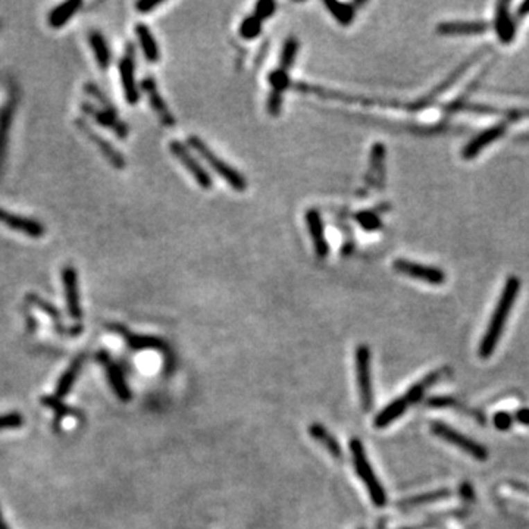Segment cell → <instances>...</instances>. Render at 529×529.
Listing matches in <instances>:
<instances>
[{
  "instance_id": "obj_34",
  "label": "cell",
  "mask_w": 529,
  "mask_h": 529,
  "mask_svg": "<svg viewBox=\"0 0 529 529\" xmlns=\"http://www.w3.org/2000/svg\"><path fill=\"white\" fill-rule=\"evenodd\" d=\"M275 10H277L275 2H272V0H262V2L256 3L254 15L261 21H265V19H269L270 17H274Z\"/></svg>"
},
{
  "instance_id": "obj_21",
  "label": "cell",
  "mask_w": 529,
  "mask_h": 529,
  "mask_svg": "<svg viewBox=\"0 0 529 529\" xmlns=\"http://www.w3.org/2000/svg\"><path fill=\"white\" fill-rule=\"evenodd\" d=\"M510 3L498 2L496 5V21L494 28L498 35V40L504 44H509L516 34V24L510 15Z\"/></svg>"
},
{
  "instance_id": "obj_41",
  "label": "cell",
  "mask_w": 529,
  "mask_h": 529,
  "mask_svg": "<svg viewBox=\"0 0 529 529\" xmlns=\"http://www.w3.org/2000/svg\"><path fill=\"white\" fill-rule=\"evenodd\" d=\"M516 419L523 425H529V409H521L518 413H516Z\"/></svg>"
},
{
  "instance_id": "obj_19",
  "label": "cell",
  "mask_w": 529,
  "mask_h": 529,
  "mask_svg": "<svg viewBox=\"0 0 529 529\" xmlns=\"http://www.w3.org/2000/svg\"><path fill=\"white\" fill-rule=\"evenodd\" d=\"M97 359L105 366L109 383L112 385V390L115 391V394L122 400V401H128L131 399V392L127 385V381L124 378V374H122L121 369L115 362L110 361L109 356L106 353H101L97 356Z\"/></svg>"
},
{
  "instance_id": "obj_36",
  "label": "cell",
  "mask_w": 529,
  "mask_h": 529,
  "mask_svg": "<svg viewBox=\"0 0 529 529\" xmlns=\"http://www.w3.org/2000/svg\"><path fill=\"white\" fill-rule=\"evenodd\" d=\"M21 425H22V416L18 413H9L5 416H0V429L17 428Z\"/></svg>"
},
{
  "instance_id": "obj_17",
  "label": "cell",
  "mask_w": 529,
  "mask_h": 529,
  "mask_svg": "<svg viewBox=\"0 0 529 529\" xmlns=\"http://www.w3.org/2000/svg\"><path fill=\"white\" fill-rule=\"evenodd\" d=\"M481 55H483V52H478V53H475L472 58H469L467 60H465V62H463L459 68L454 69V72L450 73V77L446 78L444 81H442V83L438 85L437 89H434V90L431 92L426 97H424V99L417 101L416 103L410 105L409 109H410V110H417V109H422V107H425V106H428V105L433 103V102L437 99L438 96H441L442 93L447 92V90L451 87V85H453L454 83H456V81L463 76V73L467 71V68L472 67V65L475 64V60H476L479 56H481Z\"/></svg>"
},
{
  "instance_id": "obj_16",
  "label": "cell",
  "mask_w": 529,
  "mask_h": 529,
  "mask_svg": "<svg viewBox=\"0 0 529 529\" xmlns=\"http://www.w3.org/2000/svg\"><path fill=\"white\" fill-rule=\"evenodd\" d=\"M385 146L383 143H375L369 156V169L365 177L366 184L371 187L381 189L385 181Z\"/></svg>"
},
{
  "instance_id": "obj_38",
  "label": "cell",
  "mask_w": 529,
  "mask_h": 529,
  "mask_svg": "<svg viewBox=\"0 0 529 529\" xmlns=\"http://www.w3.org/2000/svg\"><path fill=\"white\" fill-rule=\"evenodd\" d=\"M162 5L164 2H155V0H140V2L135 3V9L139 10V14H149V12Z\"/></svg>"
},
{
  "instance_id": "obj_20",
  "label": "cell",
  "mask_w": 529,
  "mask_h": 529,
  "mask_svg": "<svg viewBox=\"0 0 529 529\" xmlns=\"http://www.w3.org/2000/svg\"><path fill=\"white\" fill-rule=\"evenodd\" d=\"M112 331H115L116 334H119L122 338H124L132 350H165L166 349V344L161 338L134 334V332L128 331L127 328L121 325H114Z\"/></svg>"
},
{
  "instance_id": "obj_5",
  "label": "cell",
  "mask_w": 529,
  "mask_h": 529,
  "mask_svg": "<svg viewBox=\"0 0 529 529\" xmlns=\"http://www.w3.org/2000/svg\"><path fill=\"white\" fill-rule=\"evenodd\" d=\"M431 431H433L434 435L450 442V444H453V446L459 447L460 450H463L467 454H471L472 458H475L479 462H484L488 459V451L483 444H479V442L474 441L472 438H467L466 435L459 433V431L453 429L451 426H449L446 424L433 422L431 424Z\"/></svg>"
},
{
  "instance_id": "obj_26",
  "label": "cell",
  "mask_w": 529,
  "mask_h": 529,
  "mask_svg": "<svg viewBox=\"0 0 529 529\" xmlns=\"http://www.w3.org/2000/svg\"><path fill=\"white\" fill-rule=\"evenodd\" d=\"M408 406H409V401L406 400V397L396 399L394 401H391L388 406H385V408L375 416L374 426L375 428L388 426L390 424L394 422L397 417H400L406 412Z\"/></svg>"
},
{
  "instance_id": "obj_39",
  "label": "cell",
  "mask_w": 529,
  "mask_h": 529,
  "mask_svg": "<svg viewBox=\"0 0 529 529\" xmlns=\"http://www.w3.org/2000/svg\"><path fill=\"white\" fill-rule=\"evenodd\" d=\"M454 401L453 399H446V397H433L428 400L429 406H435V408H444V406H451Z\"/></svg>"
},
{
  "instance_id": "obj_35",
  "label": "cell",
  "mask_w": 529,
  "mask_h": 529,
  "mask_svg": "<svg viewBox=\"0 0 529 529\" xmlns=\"http://www.w3.org/2000/svg\"><path fill=\"white\" fill-rule=\"evenodd\" d=\"M447 496H449V491H437V493H428V494L417 496V497L410 498V500H406L403 504H408V506H419V504L435 501L440 498H444Z\"/></svg>"
},
{
  "instance_id": "obj_28",
  "label": "cell",
  "mask_w": 529,
  "mask_h": 529,
  "mask_svg": "<svg viewBox=\"0 0 529 529\" xmlns=\"http://www.w3.org/2000/svg\"><path fill=\"white\" fill-rule=\"evenodd\" d=\"M309 433H311L312 438L316 440L318 442H321V444L328 450V453H331L336 459H340L342 456V451H341L338 441L332 437V434L328 433V431L321 424H316V422L312 424L309 428Z\"/></svg>"
},
{
  "instance_id": "obj_4",
  "label": "cell",
  "mask_w": 529,
  "mask_h": 529,
  "mask_svg": "<svg viewBox=\"0 0 529 529\" xmlns=\"http://www.w3.org/2000/svg\"><path fill=\"white\" fill-rule=\"evenodd\" d=\"M169 152L172 153L177 161L184 166L189 174L193 177L199 187L203 190H211L214 186V180L209 175L206 168L194 157V155L190 152L189 147L180 140H172L169 143Z\"/></svg>"
},
{
  "instance_id": "obj_40",
  "label": "cell",
  "mask_w": 529,
  "mask_h": 529,
  "mask_svg": "<svg viewBox=\"0 0 529 529\" xmlns=\"http://www.w3.org/2000/svg\"><path fill=\"white\" fill-rule=\"evenodd\" d=\"M526 15H529V0L521 3L518 12H516V19H523Z\"/></svg>"
},
{
  "instance_id": "obj_13",
  "label": "cell",
  "mask_w": 529,
  "mask_h": 529,
  "mask_svg": "<svg viewBox=\"0 0 529 529\" xmlns=\"http://www.w3.org/2000/svg\"><path fill=\"white\" fill-rule=\"evenodd\" d=\"M141 90L144 92L147 101H149V105L153 109V112L157 115L159 121L166 127H174L177 121L169 110L161 92H159L156 80L153 77H146L141 81Z\"/></svg>"
},
{
  "instance_id": "obj_15",
  "label": "cell",
  "mask_w": 529,
  "mask_h": 529,
  "mask_svg": "<svg viewBox=\"0 0 529 529\" xmlns=\"http://www.w3.org/2000/svg\"><path fill=\"white\" fill-rule=\"evenodd\" d=\"M506 128H508V125L504 124V122H501V124L493 125V127L484 130L483 132H479L476 137H474L469 143L463 147V152H462L463 159H466V161H471V159L476 157L479 153L485 149V147H488L491 143H494L496 140H498L501 135L506 132Z\"/></svg>"
},
{
  "instance_id": "obj_10",
  "label": "cell",
  "mask_w": 529,
  "mask_h": 529,
  "mask_svg": "<svg viewBox=\"0 0 529 529\" xmlns=\"http://www.w3.org/2000/svg\"><path fill=\"white\" fill-rule=\"evenodd\" d=\"M392 266H394V269L401 275L410 277L415 279H421L433 286H441L442 282L446 281V274L442 272V269L437 266L416 263L408 259H397L394 263H392Z\"/></svg>"
},
{
  "instance_id": "obj_8",
  "label": "cell",
  "mask_w": 529,
  "mask_h": 529,
  "mask_svg": "<svg viewBox=\"0 0 529 529\" xmlns=\"http://www.w3.org/2000/svg\"><path fill=\"white\" fill-rule=\"evenodd\" d=\"M119 77L122 90H124L125 101L130 105L139 103L140 90L137 81H135V49L134 44H127L125 53L119 60Z\"/></svg>"
},
{
  "instance_id": "obj_6",
  "label": "cell",
  "mask_w": 529,
  "mask_h": 529,
  "mask_svg": "<svg viewBox=\"0 0 529 529\" xmlns=\"http://www.w3.org/2000/svg\"><path fill=\"white\" fill-rule=\"evenodd\" d=\"M356 372H358V385L365 412L372 408V383H371V350L367 346H359L356 350Z\"/></svg>"
},
{
  "instance_id": "obj_43",
  "label": "cell",
  "mask_w": 529,
  "mask_h": 529,
  "mask_svg": "<svg viewBox=\"0 0 529 529\" xmlns=\"http://www.w3.org/2000/svg\"><path fill=\"white\" fill-rule=\"evenodd\" d=\"M0 529H9L6 522L3 521V516H2V512H0Z\"/></svg>"
},
{
  "instance_id": "obj_42",
  "label": "cell",
  "mask_w": 529,
  "mask_h": 529,
  "mask_svg": "<svg viewBox=\"0 0 529 529\" xmlns=\"http://www.w3.org/2000/svg\"><path fill=\"white\" fill-rule=\"evenodd\" d=\"M460 491H462L463 497H466V498H472V488H471L469 484H463L462 488H460Z\"/></svg>"
},
{
  "instance_id": "obj_29",
  "label": "cell",
  "mask_w": 529,
  "mask_h": 529,
  "mask_svg": "<svg viewBox=\"0 0 529 529\" xmlns=\"http://www.w3.org/2000/svg\"><path fill=\"white\" fill-rule=\"evenodd\" d=\"M299 49H300V43L297 40V37H294V35L288 37V39L284 42V44H282L278 67L282 69H286V71H290V68L296 64Z\"/></svg>"
},
{
  "instance_id": "obj_24",
  "label": "cell",
  "mask_w": 529,
  "mask_h": 529,
  "mask_svg": "<svg viewBox=\"0 0 529 529\" xmlns=\"http://www.w3.org/2000/svg\"><path fill=\"white\" fill-rule=\"evenodd\" d=\"M83 6V2H80V0H69V2H65V3H60L58 6H55L51 14H49L47 17V22L49 26H51L52 28L55 30H59L67 26V22L76 17L77 12L80 10V8Z\"/></svg>"
},
{
  "instance_id": "obj_22",
  "label": "cell",
  "mask_w": 529,
  "mask_h": 529,
  "mask_svg": "<svg viewBox=\"0 0 529 529\" xmlns=\"http://www.w3.org/2000/svg\"><path fill=\"white\" fill-rule=\"evenodd\" d=\"M489 26L485 21H451L441 22L437 31L442 35H459V34H481L488 31Z\"/></svg>"
},
{
  "instance_id": "obj_23",
  "label": "cell",
  "mask_w": 529,
  "mask_h": 529,
  "mask_svg": "<svg viewBox=\"0 0 529 529\" xmlns=\"http://www.w3.org/2000/svg\"><path fill=\"white\" fill-rule=\"evenodd\" d=\"M135 31V35H137L139 39V44L141 47V52L144 55V58L147 59V62L149 64H156L159 62V59H161V51H159V46H157V42L155 39L153 33L150 31V28L146 26V24H137L134 28Z\"/></svg>"
},
{
  "instance_id": "obj_11",
  "label": "cell",
  "mask_w": 529,
  "mask_h": 529,
  "mask_svg": "<svg viewBox=\"0 0 529 529\" xmlns=\"http://www.w3.org/2000/svg\"><path fill=\"white\" fill-rule=\"evenodd\" d=\"M0 225L6 227L8 229H12L15 232L24 234L26 237L30 239H42L46 232V228L40 220L28 218V216H22L18 214H12L6 209L0 207Z\"/></svg>"
},
{
  "instance_id": "obj_25",
  "label": "cell",
  "mask_w": 529,
  "mask_h": 529,
  "mask_svg": "<svg viewBox=\"0 0 529 529\" xmlns=\"http://www.w3.org/2000/svg\"><path fill=\"white\" fill-rule=\"evenodd\" d=\"M89 44L94 55L97 67L102 71H106L110 65V49L107 46L105 35L101 31H90Z\"/></svg>"
},
{
  "instance_id": "obj_14",
  "label": "cell",
  "mask_w": 529,
  "mask_h": 529,
  "mask_svg": "<svg viewBox=\"0 0 529 529\" xmlns=\"http://www.w3.org/2000/svg\"><path fill=\"white\" fill-rule=\"evenodd\" d=\"M78 127L85 135H87L89 140H92V143L97 146V149L101 150V153L106 157V161L110 165H112L115 169H124L125 168V165H127L125 157L122 156V153L118 149H115V147L110 144L106 139H103L99 132L92 130L87 122L78 121Z\"/></svg>"
},
{
  "instance_id": "obj_3",
  "label": "cell",
  "mask_w": 529,
  "mask_h": 529,
  "mask_svg": "<svg viewBox=\"0 0 529 529\" xmlns=\"http://www.w3.org/2000/svg\"><path fill=\"white\" fill-rule=\"evenodd\" d=\"M350 451H352V456H353V463L356 467V472H358V475L361 476L363 484L366 485L372 503L375 504L376 508H384L387 504L385 489L383 488V485H381L379 479L376 478L371 463H369L365 447L361 442V440L353 438L350 441Z\"/></svg>"
},
{
  "instance_id": "obj_30",
  "label": "cell",
  "mask_w": 529,
  "mask_h": 529,
  "mask_svg": "<svg viewBox=\"0 0 529 529\" xmlns=\"http://www.w3.org/2000/svg\"><path fill=\"white\" fill-rule=\"evenodd\" d=\"M354 219L358 220V224L365 229V231H376L381 227H383V220H381L379 212L376 209H369V211H361L359 214L354 215Z\"/></svg>"
},
{
  "instance_id": "obj_33",
  "label": "cell",
  "mask_w": 529,
  "mask_h": 529,
  "mask_svg": "<svg viewBox=\"0 0 529 529\" xmlns=\"http://www.w3.org/2000/svg\"><path fill=\"white\" fill-rule=\"evenodd\" d=\"M437 375L435 374H431L429 376H426L425 379H422L421 383H417L416 385H413L408 392H406V400L409 401V404H413V403H417L421 400V397L424 396V391L426 388V385H429L433 381H435Z\"/></svg>"
},
{
  "instance_id": "obj_37",
  "label": "cell",
  "mask_w": 529,
  "mask_h": 529,
  "mask_svg": "<svg viewBox=\"0 0 529 529\" xmlns=\"http://www.w3.org/2000/svg\"><path fill=\"white\" fill-rule=\"evenodd\" d=\"M512 422H513V417L509 413H506V412H498L494 416V425L500 431L509 429L512 426Z\"/></svg>"
},
{
  "instance_id": "obj_32",
  "label": "cell",
  "mask_w": 529,
  "mask_h": 529,
  "mask_svg": "<svg viewBox=\"0 0 529 529\" xmlns=\"http://www.w3.org/2000/svg\"><path fill=\"white\" fill-rule=\"evenodd\" d=\"M262 22L254 14L244 18L240 26V35L244 40H253L262 31Z\"/></svg>"
},
{
  "instance_id": "obj_18",
  "label": "cell",
  "mask_w": 529,
  "mask_h": 529,
  "mask_svg": "<svg viewBox=\"0 0 529 529\" xmlns=\"http://www.w3.org/2000/svg\"><path fill=\"white\" fill-rule=\"evenodd\" d=\"M62 282L65 291V300L69 315L73 319L81 318V304H80V294H78V275L73 266H65L62 269Z\"/></svg>"
},
{
  "instance_id": "obj_2",
  "label": "cell",
  "mask_w": 529,
  "mask_h": 529,
  "mask_svg": "<svg viewBox=\"0 0 529 529\" xmlns=\"http://www.w3.org/2000/svg\"><path fill=\"white\" fill-rule=\"evenodd\" d=\"M189 146L200 157H203V161L211 166L234 191L244 193L245 190H248L249 182L244 178L241 172L237 171L236 168H232L228 162L224 161V159H220L200 137H198V135H190Z\"/></svg>"
},
{
  "instance_id": "obj_27",
  "label": "cell",
  "mask_w": 529,
  "mask_h": 529,
  "mask_svg": "<svg viewBox=\"0 0 529 529\" xmlns=\"http://www.w3.org/2000/svg\"><path fill=\"white\" fill-rule=\"evenodd\" d=\"M324 6L328 9L329 14L342 27H349L356 18V6L358 3H344L336 2V0H325Z\"/></svg>"
},
{
  "instance_id": "obj_12",
  "label": "cell",
  "mask_w": 529,
  "mask_h": 529,
  "mask_svg": "<svg viewBox=\"0 0 529 529\" xmlns=\"http://www.w3.org/2000/svg\"><path fill=\"white\" fill-rule=\"evenodd\" d=\"M304 220L307 225V231H309L316 257H319V259H325V257L329 254V243L325 236V225H324L321 212L315 207H311L309 211L304 214Z\"/></svg>"
},
{
  "instance_id": "obj_31",
  "label": "cell",
  "mask_w": 529,
  "mask_h": 529,
  "mask_svg": "<svg viewBox=\"0 0 529 529\" xmlns=\"http://www.w3.org/2000/svg\"><path fill=\"white\" fill-rule=\"evenodd\" d=\"M81 363H83V359L80 358V359H77L76 362L71 365V367L65 372L62 379H60V383L58 384L56 397H64L67 392L71 390L73 381H76V378H77V375L80 372V369H81Z\"/></svg>"
},
{
  "instance_id": "obj_9",
  "label": "cell",
  "mask_w": 529,
  "mask_h": 529,
  "mask_svg": "<svg viewBox=\"0 0 529 529\" xmlns=\"http://www.w3.org/2000/svg\"><path fill=\"white\" fill-rule=\"evenodd\" d=\"M269 81V96L266 101V110L270 116H278L282 109V102H284V93L290 87V76L288 71L277 67L268 77Z\"/></svg>"
},
{
  "instance_id": "obj_1",
  "label": "cell",
  "mask_w": 529,
  "mask_h": 529,
  "mask_svg": "<svg viewBox=\"0 0 529 529\" xmlns=\"http://www.w3.org/2000/svg\"><path fill=\"white\" fill-rule=\"evenodd\" d=\"M519 290H521V279L518 277H509L506 284H504L503 287L501 296L496 306V311L493 316H491V321L488 324L485 336L483 337L481 344H479V356H481L483 359H488L489 356L494 353L498 340L503 334L504 325H506L508 318L512 312L514 300L519 294Z\"/></svg>"
},
{
  "instance_id": "obj_7",
  "label": "cell",
  "mask_w": 529,
  "mask_h": 529,
  "mask_svg": "<svg viewBox=\"0 0 529 529\" xmlns=\"http://www.w3.org/2000/svg\"><path fill=\"white\" fill-rule=\"evenodd\" d=\"M83 110L87 115H90L101 127L112 131L116 137L125 139L128 135L130 130L125 122L119 119L114 105L101 106L96 103H84Z\"/></svg>"
}]
</instances>
